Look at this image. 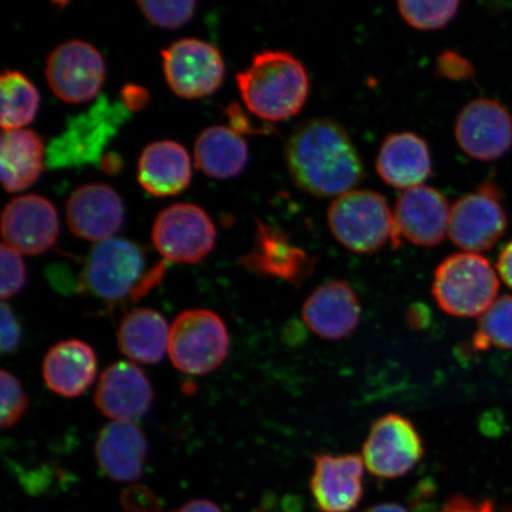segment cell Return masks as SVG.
<instances>
[{"mask_svg":"<svg viewBox=\"0 0 512 512\" xmlns=\"http://www.w3.org/2000/svg\"><path fill=\"white\" fill-rule=\"evenodd\" d=\"M285 157L294 184L316 197L347 194L366 172L347 130L326 118L297 127L287 140Z\"/></svg>","mask_w":512,"mask_h":512,"instance_id":"1","label":"cell"},{"mask_svg":"<svg viewBox=\"0 0 512 512\" xmlns=\"http://www.w3.org/2000/svg\"><path fill=\"white\" fill-rule=\"evenodd\" d=\"M249 111L262 120L278 123L296 117L310 95L309 73L302 62L284 50H264L236 75Z\"/></svg>","mask_w":512,"mask_h":512,"instance_id":"2","label":"cell"},{"mask_svg":"<svg viewBox=\"0 0 512 512\" xmlns=\"http://www.w3.org/2000/svg\"><path fill=\"white\" fill-rule=\"evenodd\" d=\"M328 224L335 239L357 254L401 245L394 213L376 191L351 190L337 197L328 209Z\"/></svg>","mask_w":512,"mask_h":512,"instance_id":"3","label":"cell"},{"mask_svg":"<svg viewBox=\"0 0 512 512\" xmlns=\"http://www.w3.org/2000/svg\"><path fill=\"white\" fill-rule=\"evenodd\" d=\"M499 280L484 256L460 252L448 256L434 272L432 294L447 315L482 316L497 300Z\"/></svg>","mask_w":512,"mask_h":512,"instance_id":"4","label":"cell"},{"mask_svg":"<svg viewBox=\"0 0 512 512\" xmlns=\"http://www.w3.org/2000/svg\"><path fill=\"white\" fill-rule=\"evenodd\" d=\"M145 258L140 248L125 239L98 243L89 254L83 283L86 290L106 302H119L128 296L143 294L162 275L158 267L143 278Z\"/></svg>","mask_w":512,"mask_h":512,"instance_id":"5","label":"cell"},{"mask_svg":"<svg viewBox=\"0 0 512 512\" xmlns=\"http://www.w3.org/2000/svg\"><path fill=\"white\" fill-rule=\"evenodd\" d=\"M229 345L226 324L207 309L184 311L171 326L170 360L184 374L206 375L221 367Z\"/></svg>","mask_w":512,"mask_h":512,"instance_id":"6","label":"cell"},{"mask_svg":"<svg viewBox=\"0 0 512 512\" xmlns=\"http://www.w3.org/2000/svg\"><path fill=\"white\" fill-rule=\"evenodd\" d=\"M425 456L424 441L411 420L389 413L377 419L363 445L364 466L377 478L408 475Z\"/></svg>","mask_w":512,"mask_h":512,"instance_id":"7","label":"cell"},{"mask_svg":"<svg viewBox=\"0 0 512 512\" xmlns=\"http://www.w3.org/2000/svg\"><path fill=\"white\" fill-rule=\"evenodd\" d=\"M152 239L166 260L197 264L213 251L216 228L202 208L176 203L160 211L153 223Z\"/></svg>","mask_w":512,"mask_h":512,"instance_id":"8","label":"cell"},{"mask_svg":"<svg viewBox=\"0 0 512 512\" xmlns=\"http://www.w3.org/2000/svg\"><path fill=\"white\" fill-rule=\"evenodd\" d=\"M163 69L168 85L183 99H200L220 88L224 62L211 44L184 38L162 51Z\"/></svg>","mask_w":512,"mask_h":512,"instance_id":"9","label":"cell"},{"mask_svg":"<svg viewBox=\"0 0 512 512\" xmlns=\"http://www.w3.org/2000/svg\"><path fill=\"white\" fill-rule=\"evenodd\" d=\"M46 78L57 98L68 104H83L94 99L104 85V57L87 42L62 43L49 56Z\"/></svg>","mask_w":512,"mask_h":512,"instance_id":"10","label":"cell"},{"mask_svg":"<svg viewBox=\"0 0 512 512\" xmlns=\"http://www.w3.org/2000/svg\"><path fill=\"white\" fill-rule=\"evenodd\" d=\"M507 226L508 217L497 191L485 184L453 204L448 236L464 252L479 254L494 247Z\"/></svg>","mask_w":512,"mask_h":512,"instance_id":"11","label":"cell"},{"mask_svg":"<svg viewBox=\"0 0 512 512\" xmlns=\"http://www.w3.org/2000/svg\"><path fill=\"white\" fill-rule=\"evenodd\" d=\"M454 134L466 155L480 162H494L511 149L512 117L501 102L476 99L460 111Z\"/></svg>","mask_w":512,"mask_h":512,"instance_id":"12","label":"cell"},{"mask_svg":"<svg viewBox=\"0 0 512 512\" xmlns=\"http://www.w3.org/2000/svg\"><path fill=\"white\" fill-rule=\"evenodd\" d=\"M60 233L54 204L40 195H25L6 204L2 214L5 245L19 254L37 255L49 251Z\"/></svg>","mask_w":512,"mask_h":512,"instance_id":"13","label":"cell"},{"mask_svg":"<svg viewBox=\"0 0 512 512\" xmlns=\"http://www.w3.org/2000/svg\"><path fill=\"white\" fill-rule=\"evenodd\" d=\"M254 246L241 259L248 271L277 278L299 287L312 277L317 261L303 248L294 246L284 230L256 220Z\"/></svg>","mask_w":512,"mask_h":512,"instance_id":"14","label":"cell"},{"mask_svg":"<svg viewBox=\"0 0 512 512\" xmlns=\"http://www.w3.org/2000/svg\"><path fill=\"white\" fill-rule=\"evenodd\" d=\"M451 209L445 195L427 185L403 191L393 211L396 232L414 246H438L448 234Z\"/></svg>","mask_w":512,"mask_h":512,"instance_id":"15","label":"cell"},{"mask_svg":"<svg viewBox=\"0 0 512 512\" xmlns=\"http://www.w3.org/2000/svg\"><path fill=\"white\" fill-rule=\"evenodd\" d=\"M310 488L323 512H350L363 497V459L357 454L320 453L313 457Z\"/></svg>","mask_w":512,"mask_h":512,"instance_id":"16","label":"cell"},{"mask_svg":"<svg viewBox=\"0 0 512 512\" xmlns=\"http://www.w3.org/2000/svg\"><path fill=\"white\" fill-rule=\"evenodd\" d=\"M361 317L360 299L344 280H332L319 286L303 306L307 328L326 341L349 337L360 325Z\"/></svg>","mask_w":512,"mask_h":512,"instance_id":"17","label":"cell"},{"mask_svg":"<svg viewBox=\"0 0 512 512\" xmlns=\"http://www.w3.org/2000/svg\"><path fill=\"white\" fill-rule=\"evenodd\" d=\"M67 222L75 236L92 242L111 240L124 223V206L110 185L87 184L67 202Z\"/></svg>","mask_w":512,"mask_h":512,"instance_id":"18","label":"cell"},{"mask_svg":"<svg viewBox=\"0 0 512 512\" xmlns=\"http://www.w3.org/2000/svg\"><path fill=\"white\" fill-rule=\"evenodd\" d=\"M153 389L144 371L132 363L118 362L101 374L95 392L100 412L114 421H132L149 412Z\"/></svg>","mask_w":512,"mask_h":512,"instance_id":"19","label":"cell"},{"mask_svg":"<svg viewBox=\"0 0 512 512\" xmlns=\"http://www.w3.org/2000/svg\"><path fill=\"white\" fill-rule=\"evenodd\" d=\"M376 171L382 181L398 190L424 185L432 176V156L425 139L412 132L390 134L380 147Z\"/></svg>","mask_w":512,"mask_h":512,"instance_id":"20","label":"cell"},{"mask_svg":"<svg viewBox=\"0 0 512 512\" xmlns=\"http://www.w3.org/2000/svg\"><path fill=\"white\" fill-rule=\"evenodd\" d=\"M95 456L100 469L115 482H134L142 477L147 440L132 421H113L96 439Z\"/></svg>","mask_w":512,"mask_h":512,"instance_id":"21","label":"cell"},{"mask_svg":"<svg viewBox=\"0 0 512 512\" xmlns=\"http://www.w3.org/2000/svg\"><path fill=\"white\" fill-rule=\"evenodd\" d=\"M98 358L95 351L80 339H68L54 345L43 361V379L51 392L74 399L92 386Z\"/></svg>","mask_w":512,"mask_h":512,"instance_id":"22","label":"cell"},{"mask_svg":"<svg viewBox=\"0 0 512 512\" xmlns=\"http://www.w3.org/2000/svg\"><path fill=\"white\" fill-rule=\"evenodd\" d=\"M191 160L187 150L172 140L147 145L138 164L140 185L157 197L175 196L188 188Z\"/></svg>","mask_w":512,"mask_h":512,"instance_id":"23","label":"cell"},{"mask_svg":"<svg viewBox=\"0 0 512 512\" xmlns=\"http://www.w3.org/2000/svg\"><path fill=\"white\" fill-rule=\"evenodd\" d=\"M44 170V143L25 128L3 131L0 139V179L6 192L31 187Z\"/></svg>","mask_w":512,"mask_h":512,"instance_id":"24","label":"cell"},{"mask_svg":"<svg viewBox=\"0 0 512 512\" xmlns=\"http://www.w3.org/2000/svg\"><path fill=\"white\" fill-rule=\"evenodd\" d=\"M169 341L168 323L155 310H133L119 325V348L134 362L156 364L162 361L169 352Z\"/></svg>","mask_w":512,"mask_h":512,"instance_id":"25","label":"cell"},{"mask_svg":"<svg viewBox=\"0 0 512 512\" xmlns=\"http://www.w3.org/2000/svg\"><path fill=\"white\" fill-rule=\"evenodd\" d=\"M248 157L246 140L232 127H209L196 140V166L213 178L238 176L246 168Z\"/></svg>","mask_w":512,"mask_h":512,"instance_id":"26","label":"cell"},{"mask_svg":"<svg viewBox=\"0 0 512 512\" xmlns=\"http://www.w3.org/2000/svg\"><path fill=\"white\" fill-rule=\"evenodd\" d=\"M0 124L3 131L18 130L32 123L40 106V94L34 83L15 70L0 76Z\"/></svg>","mask_w":512,"mask_h":512,"instance_id":"27","label":"cell"},{"mask_svg":"<svg viewBox=\"0 0 512 512\" xmlns=\"http://www.w3.org/2000/svg\"><path fill=\"white\" fill-rule=\"evenodd\" d=\"M473 345L478 351L512 349V296L497 298L480 316Z\"/></svg>","mask_w":512,"mask_h":512,"instance_id":"28","label":"cell"},{"mask_svg":"<svg viewBox=\"0 0 512 512\" xmlns=\"http://www.w3.org/2000/svg\"><path fill=\"white\" fill-rule=\"evenodd\" d=\"M459 2H399L400 15L416 30H438L446 27L458 14Z\"/></svg>","mask_w":512,"mask_h":512,"instance_id":"29","label":"cell"},{"mask_svg":"<svg viewBox=\"0 0 512 512\" xmlns=\"http://www.w3.org/2000/svg\"><path fill=\"white\" fill-rule=\"evenodd\" d=\"M140 10L149 22L164 29H178L187 24L195 15L194 0L174 2H138Z\"/></svg>","mask_w":512,"mask_h":512,"instance_id":"30","label":"cell"},{"mask_svg":"<svg viewBox=\"0 0 512 512\" xmlns=\"http://www.w3.org/2000/svg\"><path fill=\"white\" fill-rule=\"evenodd\" d=\"M0 392H2V413H0V425L3 428L14 427L27 412L29 405L28 395L21 381L15 375L5 369L0 373Z\"/></svg>","mask_w":512,"mask_h":512,"instance_id":"31","label":"cell"},{"mask_svg":"<svg viewBox=\"0 0 512 512\" xmlns=\"http://www.w3.org/2000/svg\"><path fill=\"white\" fill-rule=\"evenodd\" d=\"M0 264H2V280H0V296L3 300L14 298L25 285V265L21 254L3 243L0 247Z\"/></svg>","mask_w":512,"mask_h":512,"instance_id":"32","label":"cell"},{"mask_svg":"<svg viewBox=\"0 0 512 512\" xmlns=\"http://www.w3.org/2000/svg\"><path fill=\"white\" fill-rule=\"evenodd\" d=\"M121 505L125 512H162V503L145 486L133 485L121 495Z\"/></svg>","mask_w":512,"mask_h":512,"instance_id":"33","label":"cell"},{"mask_svg":"<svg viewBox=\"0 0 512 512\" xmlns=\"http://www.w3.org/2000/svg\"><path fill=\"white\" fill-rule=\"evenodd\" d=\"M438 75L451 80H467L475 75L472 64L453 51H444L437 60Z\"/></svg>","mask_w":512,"mask_h":512,"instance_id":"34","label":"cell"},{"mask_svg":"<svg viewBox=\"0 0 512 512\" xmlns=\"http://www.w3.org/2000/svg\"><path fill=\"white\" fill-rule=\"evenodd\" d=\"M0 344H2L3 354H10L18 349L21 344L22 330L21 325L9 305L2 304L0 309Z\"/></svg>","mask_w":512,"mask_h":512,"instance_id":"35","label":"cell"},{"mask_svg":"<svg viewBox=\"0 0 512 512\" xmlns=\"http://www.w3.org/2000/svg\"><path fill=\"white\" fill-rule=\"evenodd\" d=\"M439 512H494V504L490 501H472L470 498L456 496L448 499Z\"/></svg>","mask_w":512,"mask_h":512,"instance_id":"36","label":"cell"},{"mask_svg":"<svg viewBox=\"0 0 512 512\" xmlns=\"http://www.w3.org/2000/svg\"><path fill=\"white\" fill-rule=\"evenodd\" d=\"M497 272L501 275L504 283L512 288V241L503 248L498 256Z\"/></svg>","mask_w":512,"mask_h":512,"instance_id":"37","label":"cell"},{"mask_svg":"<svg viewBox=\"0 0 512 512\" xmlns=\"http://www.w3.org/2000/svg\"><path fill=\"white\" fill-rule=\"evenodd\" d=\"M126 106H132L133 110H138L145 105L147 94L144 89L138 87H127L124 91Z\"/></svg>","mask_w":512,"mask_h":512,"instance_id":"38","label":"cell"},{"mask_svg":"<svg viewBox=\"0 0 512 512\" xmlns=\"http://www.w3.org/2000/svg\"><path fill=\"white\" fill-rule=\"evenodd\" d=\"M174 512H223L217 505L213 502L207 501V499H196V501H191L185 505L181 509H178Z\"/></svg>","mask_w":512,"mask_h":512,"instance_id":"39","label":"cell"},{"mask_svg":"<svg viewBox=\"0 0 512 512\" xmlns=\"http://www.w3.org/2000/svg\"><path fill=\"white\" fill-rule=\"evenodd\" d=\"M363 512H408L405 508L400 504L396 503H381L376 504L374 507L368 508Z\"/></svg>","mask_w":512,"mask_h":512,"instance_id":"40","label":"cell"}]
</instances>
